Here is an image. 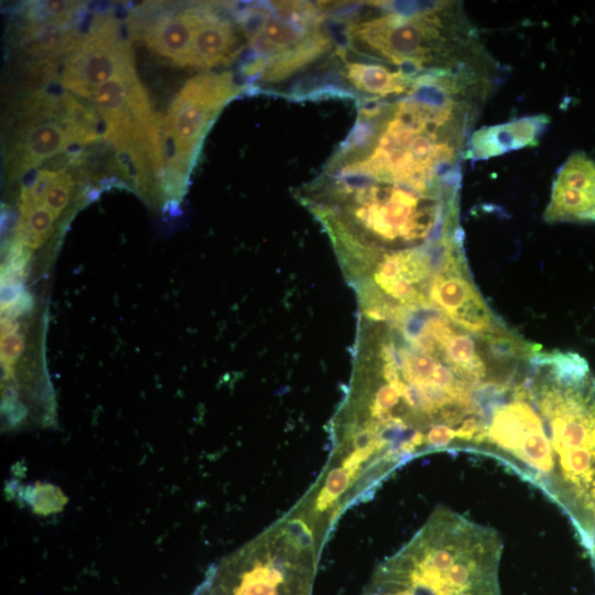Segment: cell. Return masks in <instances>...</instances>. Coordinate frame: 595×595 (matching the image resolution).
Returning a JSON list of instances; mask_svg holds the SVG:
<instances>
[{"label":"cell","instance_id":"cell-1","mask_svg":"<svg viewBox=\"0 0 595 595\" xmlns=\"http://www.w3.org/2000/svg\"><path fill=\"white\" fill-rule=\"evenodd\" d=\"M458 327L433 306L360 312L344 408L366 436L402 459L456 451L477 431L496 372L453 359Z\"/></svg>","mask_w":595,"mask_h":595},{"label":"cell","instance_id":"cell-2","mask_svg":"<svg viewBox=\"0 0 595 595\" xmlns=\"http://www.w3.org/2000/svg\"><path fill=\"white\" fill-rule=\"evenodd\" d=\"M462 83L450 75L421 77L396 102L360 109L351 134L325 173L441 191L452 185L472 106Z\"/></svg>","mask_w":595,"mask_h":595},{"label":"cell","instance_id":"cell-3","mask_svg":"<svg viewBox=\"0 0 595 595\" xmlns=\"http://www.w3.org/2000/svg\"><path fill=\"white\" fill-rule=\"evenodd\" d=\"M344 270L389 251L428 246L457 227L456 188L424 192L324 173L302 191Z\"/></svg>","mask_w":595,"mask_h":595},{"label":"cell","instance_id":"cell-4","mask_svg":"<svg viewBox=\"0 0 595 595\" xmlns=\"http://www.w3.org/2000/svg\"><path fill=\"white\" fill-rule=\"evenodd\" d=\"M502 540L441 507L375 570L363 595H501Z\"/></svg>","mask_w":595,"mask_h":595},{"label":"cell","instance_id":"cell-5","mask_svg":"<svg viewBox=\"0 0 595 595\" xmlns=\"http://www.w3.org/2000/svg\"><path fill=\"white\" fill-rule=\"evenodd\" d=\"M388 11L349 22L346 39L360 58L415 74L476 69L475 37L456 2L405 6L386 2Z\"/></svg>","mask_w":595,"mask_h":595},{"label":"cell","instance_id":"cell-6","mask_svg":"<svg viewBox=\"0 0 595 595\" xmlns=\"http://www.w3.org/2000/svg\"><path fill=\"white\" fill-rule=\"evenodd\" d=\"M309 520H281L223 559L194 595H312L318 547Z\"/></svg>","mask_w":595,"mask_h":595},{"label":"cell","instance_id":"cell-7","mask_svg":"<svg viewBox=\"0 0 595 595\" xmlns=\"http://www.w3.org/2000/svg\"><path fill=\"white\" fill-rule=\"evenodd\" d=\"M231 73H206L188 79L162 122L163 188L170 197L185 193L203 140L221 109L240 91Z\"/></svg>","mask_w":595,"mask_h":595},{"label":"cell","instance_id":"cell-8","mask_svg":"<svg viewBox=\"0 0 595 595\" xmlns=\"http://www.w3.org/2000/svg\"><path fill=\"white\" fill-rule=\"evenodd\" d=\"M255 9L256 22H242L250 46L263 64L260 79L278 82L312 63L329 46L317 11L303 2H277Z\"/></svg>","mask_w":595,"mask_h":595},{"label":"cell","instance_id":"cell-9","mask_svg":"<svg viewBox=\"0 0 595 595\" xmlns=\"http://www.w3.org/2000/svg\"><path fill=\"white\" fill-rule=\"evenodd\" d=\"M133 66L129 43L111 15L95 19L82 44L65 60L61 82L71 91L91 98L97 87Z\"/></svg>","mask_w":595,"mask_h":595},{"label":"cell","instance_id":"cell-10","mask_svg":"<svg viewBox=\"0 0 595 595\" xmlns=\"http://www.w3.org/2000/svg\"><path fill=\"white\" fill-rule=\"evenodd\" d=\"M544 219L595 224V161L586 153H572L558 171Z\"/></svg>","mask_w":595,"mask_h":595},{"label":"cell","instance_id":"cell-11","mask_svg":"<svg viewBox=\"0 0 595 595\" xmlns=\"http://www.w3.org/2000/svg\"><path fill=\"white\" fill-rule=\"evenodd\" d=\"M207 8L187 7L182 11H164L153 22L140 28L138 36L148 46L174 64L185 66L196 30L203 22ZM137 30L133 35L139 31Z\"/></svg>","mask_w":595,"mask_h":595},{"label":"cell","instance_id":"cell-12","mask_svg":"<svg viewBox=\"0 0 595 595\" xmlns=\"http://www.w3.org/2000/svg\"><path fill=\"white\" fill-rule=\"evenodd\" d=\"M548 123L547 116L536 115L497 126L483 127L473 133L464 158L473 161L485 160L536 145Z\"/></svg>","mask_w":595,"mask_h":595},{"label":"cell","instance_id":"cell-13","mask_svg":"<svg viewBox=\"0 0 595 595\" xmlns=\"http://www.w3.org/2000/svg\"><path fill=\"white\" fill-rule=\"evenodd\" d=\"M340 57L344 60L343 74L348 85L360 94L371 96L372 100L409 95L424 75L370 60L347 61Z\"/></svg>","mask_w":595,"mask_h":595},{"label":"cell","instance_id":"cell-14","mask_svg":"<svg viewBox=\"0 0 595 595\" xmlns=\"http://www.w3.org/2000/svg\"><path fill=\"white\" fill-rule=\"evenodd\" d=\"M239 52L234 24L208 11L195 32L185 66L210 68L230 62Z\"/></svg>","mask_w":595,"mask_h":595},{"label":"cell","instance_id":"cell-15","mask_svg":"<svg viewBox=\"0 0 595 595\" xmlns=\"http://www.w3.org/2000/svg\"><path fill=\"white\" fill-rule=\"evenodd\" d=\"M85 35L66 28V24L46 21L32 22L23 29L21 45L32 56L52 60L71 54L84 41Z\"/></svg>","mask_w":595,"mask_h":595},{"label":"cell","instance_id":"cell-16","mask_svg":"<svg viewBox=\"0 0 595 595\" xmlns=\"http://www.w3.org/2000/svg\"><path fill=\"white\" fill-rule=\"evenodd\" d=\"M138 82L136 71L131 68L100 85L93 93L95 107L105 122L104 137L110 134L120 125Z\"/></svg>","mask_w":595,"mask_h":595},{"label":"cell","instance_id":"cell-17","mask_svg":"<svg viewBox=\"0 0 595 595\" xmlns=\"http://www.w3.org/2000/svg\"><path fill=\"white\" fill-rule=\"evenodd\" d=\"M54 219L53 214L44 205L22 214L15 240L31 249L40 248L52 234Z\"/></svg>","mask_w":595,"mask_h":595},{"label":"cell","instance_id":"cell-18","mask_svg":"<svg viewBox=\"0 0 595 595\" xmlns=\"http://www.w3.org/2000/svg\"><path fill=\"white\" fill-rule=\"evenodd\" d=\"M73 187L74 181L72 176L66 173L65 170H61L60 174L48 187L43 201V205L53 214L55 219L66 207Z\"/></svg>","mask_w":595,"mask_h":595},{"label":"cell","instance_id":"cell-19","mask_svg":"<svg viewBox=\"0 0 595 595\" xmlns=\"http://www.w3.org/2000/svg\"><path fill=\"white\" fill-rule=\"evenodd\" d=\"M1 357L4 365V380L13 378L14 363L20 358L24 349V336L18 331L2 334Z\"/></svg>","mask_w":595,"mask_h":595},{"label":"cell","instance_id":"cell-20","mask_svg":"<svg viewBox=\"0 0 595 595\" xmlns=\"http://www.w3.org/2000/svg\"><path fill=\"white\" fill-rule=\"evenodd\" d=\"M594 547H595V543H594ZM588 554L591 556V560H593L592 564H593V566L595 569V548H593V550Z\"/></svg>","mask_w":595,"mask_h":595}]
</instances>
